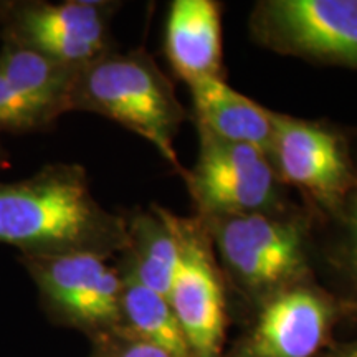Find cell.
I'll return each instance as SVG.
<instances>
[{
    "label": "cell",
    "instance_id": "obj_1",
    "mask_svg": "<svg viewBox=\"0 0 357 357\" xmlns=\"http://www.w3.org/2000/svg\"><path fill=\"white\" fill-rule=\"evenodd\" d=\"M0 243L20 257L114 258L128 245L126 217L98 202L82 166L48 164L29 178L0 182Z\"/></svg>",
    "mask_w": 357,
    "mask_h": 357
},
{
    "label": "cell",
    "instance_id": "obj_2",
    "mask_svg": "<svg viewBox=\"0 0 357 357\" xmlns=\"http://www.w3.org/2000/svg\"><path fill=\"white\" fill-rule=\"evenodd\" d=\"M71 111L95 113L136 132L184 177L176 136L187 111L171 79L144 48L113 50L78 71L70 98Z\"/></svg>",
    "mask_w": 357,
    "mask_h": 357
},
{
    "label": "cell",
    "instance_id": "obj_3",
    "mask_svg": "<svg viewBox=\"0 0 357 357\" xmlns=\"http://www.w3.org/2000/svg\"><path fill=\"white\" fill-rule=\"evenodd\" d=\"M199 218L211 235L220 270L248 296L261 303L312 281L311 223L306 213L289 208Z\"/></svg>",
    "mask_w": 357,
    "mask_h": 357
},
{
    "label": "cell",
    "instance_id": "obj_4",
    "mask_svg": "<svg viewBox=\"0 0 357 357\" xmlns=\"http://www.w3.org/2000/svg\"><path fill=\"white\" fill-rule=\"evenodd\" d=\"M199 129V158L184 181L199 217L289 211L284 185L270 155Z\"/></svg>",
    "mask_w": 357,
    "mask_h": 357
},
{
    "label": "cell",
    "instance_id": "obj_5",
    "mask_svg": "<svg viewBox=\"0 0 357 357\" xmlns=\"http://www.w3.org/2000/svg\"><path fill=\"white\" fill-rule=\"evenodd\" d=\"M20 261L56 324L86 333L93 341L119 331L123 275L108 257L70 253L20 257Z\"/></svg>",
    "mask_w": 357,
    "mask_h": 357
},
{
    "label": "cell",
    "instance_id": "obj_6",
    "mask_svg": "<svg viewBox=\"0 0 357 357\" xmlns=\"http://www.w3.org/2000/svg\"><path fill=\"white\" fill-rule=\"evenodd\" d=\"M116 8L118 3L101 0H7L0 2V38L82 70L114 48Z\"/></svg>",
    "mask_w": 357,
    "mask_h": 357
},
{
    "label": "cell",
    "instance_id": "obj_7",
    "mask_svg": "<svg viewBox=\"0 0 357 357\" xmlns=\"http://www.w3.org/2000/svg\"><path fill=\"white\" fill-rule=\"evenodd\" d=\"M248 26L280 55L357 70V0H260Z\"/></svg>",
    "mask_w": 357,
    "mask_h": 357
},
{
    "label": "cell",
    "instance_id": "obj_8",
    "mask_svg": "<svg viewBox=\"0 0 357 357\" xmlns=\"http://www.w3.org/2000/svg\"><path fill=\"white\" fill-rule=\"evenodd\" d=\"M159 211L177 238L178 265L167 300L192 357H223L225 291L211 235L199 217H181L160 205Z\"/></svg>",
    "mask_w": 357,
    "mask_h": 357
},
{
    "label": "cell",
    "instance_id": "obj_9",
    "mask_svg": "<svg viewBox=\"0 0 357 357\" xmlns=\"http://www.w3.org/2000/svg\"><path fill=\"white\" fill-rule=\"evenodd\" d=\"M271 121L270 159L281 182L307 195L319 217H329L354 182L351 136L331 124L276 111Z\"/></svg>",
    "mask_w": 357,
    "mask_h": 357
},
{
    "label": "cell",
    "instance_id": "obj_10",
    "mask_svg": "<svg viewBox=\"0 0 357 357\" xmlns=\"http://www.w3.org/2000/svg\"><path fill=\"white\" fill-rule=\"evenodd\" d=\"M252 328L223 357H318L357 307L312 281L266 298Z\"/></svg>",
    "mask_w": 357,
    "mask_h": 357
},
{
    "label": "cell",
    "instance_id": "obj_11",
    "mask_svg": "<svg viewBox=\"0 0 357 357\" xmlns=\"http://www.w3.org/2000/svg\"><path fill=\"white\" fill-rule=\"evenodd\" d=\"M79 70L29 48H0V132H38L70 113V98Z\"/></svg>",
    "mask_w": 357,
    "mask_h": 357
},
{
    "label": "cell",
    "instance_id": "obj_12",
    "mask_svg": "<svg viewBox=\"0 0 357 357\" xmlns=\"http://www.w3.org/2000/svg\"><path fill=\"white\" fill-rule=\"evenodd\" d=\"M164 53L174 73L187 84L205 78H225L220 3L174 0L164 30Z\"/></svg>",
    "mask_w": 357,
    "mask_h": 357
},
{
    "label": "cell",
    "instance_id": "obj_13",
    "mask_svg": "<svg viewBox=\"0 0 357 357\" xmlns=\"http://www.w3.org/2000/svg\"><path fill=\"white\" fill-rule=\"evenodd\" d=\"M197 128L230 142L257 147L270 155L271 109L263 108L225 82L205 78L189 84Z\"/></svg>",
    "mask_w": 357,
    "mask_h": 357
},
{
    "label": "cell",
    "instance_id": "obj_14",
    "mask_svg": "<svg viewBox=\"0 0 357 357\" xmlns=\"http://www.w3.org/2000/svg\"><path fill=\"white\" fill-rule=\"evenodd\" d=\"M126 225L128 245L118 268L167 298L178 265V245L159 205L129 213Z\"/></svg>",
    "mask_w": 357,
    "mask_h": 357
},
{
    "label": "cell",
    "instance_id": "obj_15",
    "mask_svg": "<svg viewBox=\"0 0 357 357\" xmlns=\"http://www.w3.org/2000/svg\"><path fill=\"white\" fill-rule=\"evenodd\" d=\"M121 275V326L118 333L147 342L171 357H192L167 298L146 288L131 275L124 271Z\"/></svg>",
    "mask_w": 357,
    "mask_h": 357
},
{
    "label": "cell",
    "instance_id": "obj_16",
    "mask_svg": "<svg viewBox=\"0 0 357 357\" xmlns=\"http://www.w3.org/2000/svg\"><path fill=\"white\" fill-rule=\"evenodd\" d=\"M354 155V182L337 208L324 220L329 223V238L324 260L342 289V300L357 307V132L351 136Z\"/></svg>",
    "mask_w": 357,
    "mask_h": 357
},
{
    "label": "cell",
    "instance_id": "obj_17",
    "mask_svg": "<svg viewBox=\"0 0 357 357\" xmlns=\"http://www.w3.org/2000/svg\"><path fill=\"white\" fill-rule=\"evenodd\" d=\"M95 346L96 349L93 357H171L158 347L121 333L98 339Z\"/></svg>",
    "mask_w": 357,
    "mask_h": 357
},
{
    "label": "cell",
    "instance_id": "obj_18",
    "mask_svg": "<svg viewBox=\"0 0 357 357\" xmlns=\"http://www.w3.org/2000/svg\"><path fill=\"white\" fill-rule=\"evenodd\" d=\"M321 357H357V337L331 346Z\"/></svg>",
    "mask_w": 357,
    "mask_h": 357
},
{
    "label": "cell",
    "instance_id": "obj_19",
    "mask_svg": "<svg viewBox=\"0 0 357 357\" xmlns=\"http://www.w3.org/2000/svg\"><path fill=\"white\" fill-rule=\"evenodd\" d=\"M3 160H6V151H3L2 142H0V166H2V164H3Z\"/></svg>",
    "mask_w": 357,
    "mask_h": 357
}]
</instances>
